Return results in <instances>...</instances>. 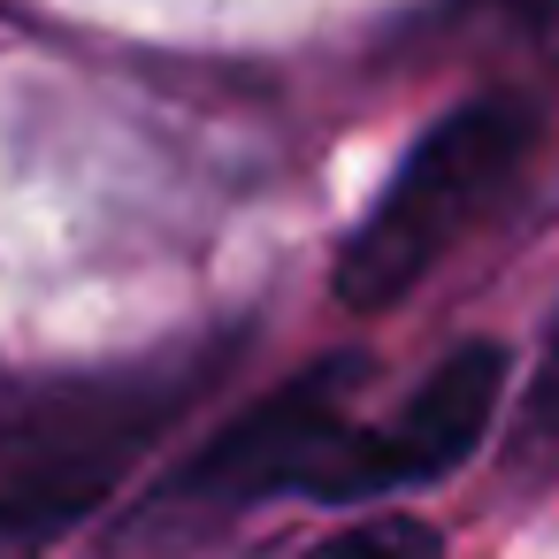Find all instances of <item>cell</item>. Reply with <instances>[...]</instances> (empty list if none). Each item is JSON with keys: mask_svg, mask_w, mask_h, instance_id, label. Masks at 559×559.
<instances>
[{"mask_svg": "<svg viewBox=\"0 0 559 559\" xmlns=\"http://www.w3.org/2000/svg\"><path fill=\"white\" fill-rule=\"evenodd\" d=\"M223 345L108 376H0V559H39L207 383Z\"/></svg>", "mask_w": 559, "mask_h": 559, "instance_id": "cell-1", "label": "cell"}, {"mask_svg": "<svg viewBox=\"0 0 559 559\" xmlns=\"http://www.w3.org/2000/svg\"><path fill=\"white\" fill-rule=\"evenodd\" d=\"M368 383V353H322L307 376H292L284 391H269L261 406H246L223 437H207L123 528L116 551H192L207 528H223L230 513L261 506V498H314L337 444L353 437L345 399Z\"/></svg>", "mask_w": 559, "mask_h": 559, "instance_id": "cell-2", "label": "cell"}, {"mask_svg": "<svg viewBox=\"0 0 559 559\" xmlns=\"http://www.w3.org/2000/svg\"><path fill=\"white\" fill-rule=\"evenodd\" d=\"M536 146V108L513 93H483L467 108H452L391 177V192L376 200V215L353 230L345 261H337V299L376 314L399 307L437 261L444 246L513 185V169Z\"/></svg>", "mask_w": 559, "mask_h": 559, "instance_id": "cell-3", "label": "cell"}, {"mask_svg": "<svg viewBox=\"0 0 559 559\" xmlns=\"http://www.w3.org/2000/svg\"><path fill=\"white\" fill-rule=\"evenodd\" d=\"M498 391H506V353L498 345L475 337V345L444 353L429 368V383L383 429L353 421V437L337 444V460H330L314 498H376V490H414V483L452 475L483 444V429L498 414Z\"/></svg>", "mask_w": 559, "mask_h": 559, "instance_id": "cell-4", "label": "cell"}, {"mask_svg": "<svg viewBox=\"0 0 559 559\" xmlns=\"http://www.w3.org/2000/svg\"><path fill=\"white\" fill-rule=\"evenodd\" d=\"M299 559H444V544H437L429 521L391 513V521H360V528H345V536H330V544H314Z\"/></svg>", "mask_w": 559, "mask_h": 559, "instance_id": "cell-5", "label": "cell"}, {"mask_svg": "<svg viewBox=\"0 0 559 559\" xmlns=\"http://www.w3.org/2000/svg\"><path fill=\"white\" fill-rule=\"evenodd\" d=\"M559 406V330H551V368H544V414Z\"/></svg>", "mask_w": 559, "mask_h": 559, "instance_id": "cell-6", "label": "cell"}, {"mask_svg": "<svg viewBox=\"0 0 559 559\" xmlns=\"http://www.w3.org/2000/svg\"><path fill=\"white\" fill-rule=\"evenodd\" d=\"M536 16H544V39L559 47V0H536Z\"/></svg>", "mask_w": 559, "mask_h": 559, "instance_id": "cell-7", "label": "cell"}]
</instances>
